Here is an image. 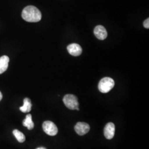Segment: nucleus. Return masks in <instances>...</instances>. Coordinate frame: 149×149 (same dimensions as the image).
Masks as SVG:
<instances>
[{
    "label": "nucleus",
    "instance_id": "obj_9",
    "mask_svg": "<svg viewBox=\"0 0 149 149\" xmlns=\"http://www.w3.org/2000/svg\"><path fill=\"white\" fill-rule=\"evenodd\" d=\"M9 61L10 59L6 55H3L0 58V74H2L7 70Z\"/></svg>",
    "mask_w": 149,
    "mask_h": 149
},
{
    "label": "nucleus",
    "instance_id": "obj_10",
    "mask_svg": "<svg viewBox=\"0 0 149 149\" xmlns=\"http://www.w3.org/2000/svg\"><path fill=\"white\" fill-rule=\"evenodd\" d=\"M32 103L28 98H26L23 101V106L19 108L21 112L23 113H28L32 109Z\"/></svg>",
    "mask_w": 149,
    "mask_h": 149
},
{
    "label": "nucleus",
    "instance_id": "obj_1",
    "mask_svg": "<svg viewBox=\"0 0 149 149\" xmlns=\"http://www.w3.org/2000/svg\"><path fill=\"white\" fill-rule=\"evenodd\" d=\"M22 17L28 22H38L42 19V13L36 7L28 6L23 9Z\"/></svg>",
    "mask_w": 149,
    "mask_h": 149
},
{
    "label": "nucleus",
    "instance_id": "obj_15",
    "mask_svg": "<svg viewBox=\"0 0 149 149\" xmlns=\"http://www.w3.org/2000/svg\"><path fill=\"white\" fill-rule=\"evenodd\" d=\"M36 149H47L46 148H44V147H40V148H37Z\"/></svg>",
    "mask_w": 149,
    "mask_h": 149
},
{
    "label": "nucleus",
    "instance_id": "obj_11",
    "mask_svg": "<svg viewBox=\"0 0 149 149\" xmlns=\"http://www.w3.org/2000/svg\"><path fill=\"white\" fill-rule=\"evenodd\" d=\"M23 125L27 127L28 129L32 130L34 127V123L32 121V115L28 114L26 116V119L23 121Z\"/></svg>",
    "mask_w": 149,
    "mask_h": 149
},
{
    "label": "nucleus",
    "instance_id": "obj_7",
    "mask_svg": "<svg viewBox=\"0 0 149 149\" xmlns=\"http://www.w3.org/2000/svg\"><path fill=\"white\" fill-rule=\"evenodd\" d=\"M93 32L96 38L100 40H104L107 37L108 34L106 28L101 25L96 26Z\"/></svg>",
    "mask_w": 149,
    "mask_h": 149
},
{
    "label": "nucleus",
    "instance_id": "obj_8",
    "mask_svg": "<svg viewBox=\"0 0 149 149\" xmlns=\"http://www.w3.org/2000/svg\"><path fill=\"white\" fill-rule=\"evenodd\" d=\"M115 133V125L113 123H108L107 124L104 129V134L106 138L110 140L112 139Z\"/></svg>",
    "mask_w": 149,
    "mask_h": 149
},
{
    "label": "nucleus",
    "instance_id": "obj_14",
    "mask_svg": "<svg viewBox=\"0 0 149 149\" xmlns=\"http://www.w3.org/2000/svg\"><path fill=\"white\" fill-rule=\"evenodd\" d=\"M2 99V94L1 93V92L0 91V101H1V100Z\"/></svg>",
    "mask_w": 149,
    "mask_h": 149
},
{
    "label": "nucleus",
    "instance_id": "obj_4",
    "mask_svg": "<svg viewBox=\"0 0 149 149\" xmlns=\"http://www.w3.org/2000/svg\"><path fill=\"white\" fill-rule=\"evenodd\" d=\"M43 129L44 132L50 136H55L58 132L56 125L51 121H45L43 123Z\"/></svg>",
    "mask_w": 149,
    "mask_h": 149
},
{
    "label": "nucleus",
    "instance_id": "obj_3",
    "mask_svg": "<svg viewBox=\"0 0 149 149\" xmlns=\"http://www.w3.org/2000/svg\"><path fill=\"white\" fill-rule=\"evenodd\" d=\"M63 102L67 108L71 110L79 111V103L77 98L73 95H66L64 96Z\"/></svg>",
    "mask_w": 149,
    "mask_h": 149
},
{
    "label": "nucleus",
    "instance_id": "obj_12",
    "mask_svg": "<svg viewBox=\"0 0 149 149\" xmlns=\"http://www.w3.org/2000/svg\"><path fill=\"white\" fill-rule=\"evenodd\" d=\"M13 134L18 140V141H19V143H23L26 140V137L24 135L17 129L14 130L13 131Z\"/></svg>",
    "mask_w": 149,
    "mask_h": 149
},
{
    "label": "nucleus",
    "instance_id": "obj_6",
    "mask_svg": "<svg viewBox=\"0 0 149 149\" xmlns=\"http://www.w3.org/2000/svg\"><path fill=\"white\" fill-rule=\"evenodd\" d=\"M67 50L70 55L74 56H79L82 52V49L81 46L76 43H72L69 45L67 47Z\"/></svg>",
    "mask_w": 149,
    "mask_h": 149
},
{
    "label": "nucleus",
    "instance_id": "obj_2",
    "mask_svg": "<svg viewBox=\"0 0 149 149\" xmlns=\"http://www.w3.org/2000/svg\"><path fill=\"white\" fill-rule=\"evenodd\" d=\"M115 85L114 81L111 77L103 78L98 84V90L100 91L106 93L109 92L114 87Z\"/></svg>",
    "mask_w": 149,
    "mask_h": 149
},
{
    "label": "nucleus",
    "instance_id": "obj_13",
    "mask_svg": "<svg viewBox=\"0 0 149 149\" xmlns=\"http://www.w3.org/2000/svg\"><path fill=\"white\" fill-rule=\"evenodd\" d=\"M144 27L145 28H147V29H149V19L148 18L146 19L145 21L144 22Z\"/></svg>",
    "mask_w": 149,
    "mask_h": 149
},
{
    "label": "nucleus",
    "instance_id": "obj_5",
    "mask_svg": "<svg viewBox=\"0 0 149 149\" xmlns=\"http://www.w3.org/2000/svg\"><path fill=\"white\" fill-rule=\"evenodd\" d=\"M90 125L86 123L78 122L74 126L75 132L81 136L87 133L90 131Z\"/></svg>",
    "mask_w": 149,
    "mask_h": 149
}]
</instances>
